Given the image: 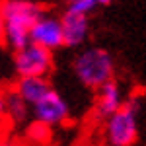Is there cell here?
<instances>
[{
    "instance_id": "cell-8",
    "label": "cell",
    "mask_w": 146,
    "mask_h": 146,
    "mask_svg": "<svg viewBox=\"0 0 146 146\" xmlns=\"http://www.w3.org/2000/svg\"><path fill=\"white\" fill-rule=\"evenodd\" d=\"M121 105H123L121 88L113 78L111 82L103 84L98 90V100H96V105H94V117L98 121H107Z\"/></svg>"
},
{
    "instance_id": "cell-11",
    "label": "cell",
    "mask_w": 146,
    "mask_h": 146,
    "mask_svg": "<svg viewBox=\"0 0 146 146\" xmlns=\"http://www.w3.org/2000/svg\"><path fill=\"white\" fill-rule=\"evenodd\" d=\"M98 6H109V0H72V2H68L66 10L88 18Z\"/></svg>"
},
{
    "instance_id": "cell-1",
    "label": "cell",
    "mask_w": 146,
    "mask_h": 146,
    "mask_svg": "<svg viewBox=\"0 0 146 146\" xmlns=\"http://www.w3.org/2000/svg\"><path fill=\"white\" fill-rule=\"evenodd\" d=\"M4 20V43L16 51L29 45V29L45 12L29 0H8L0 4Z\"/></svg>"
},
{
    "instance_id": "cell-13",
    "label": "cell",
    "mask_w": 146,
    "mask_h": 146,
    "mask_svg": "<svg viewBox=\"0 0 146 146\" xmlns=\"http://www.w3.org/2000/svg\"><path fill=\"white\" fill-rule=\"evenodd\" d=\"M0 146H23L22 142H18V140H10V138H4V140H0Z\"/></svg>"
},
{
    "instance_id": "cell-14",
    "label": "cell",
    "mask_w": 146,
    "mask_h": 146,
    "mask_svg": "<svg viewBox=\"0 0 146 146\" xmlns=\"http://www.w3.org/2000/svg\"><path fill=\"white\" fill-rule=\"evenodd\" d=\"M4 96H6V92L0 90V117H4Z\"/></svg>"
},
{
    "instance_id": "cell-3",
    "label": "cell",
    "mask_w": 146,
    "mask_h": 146,
    "mask_svg": "<svg viewBox=\"0 0 146 146\" xmlns=\"http://www.w3.org/2000/svg\"><path fill=\"white\" fill-rule=\"evenodd\" d=\"M138 111H140L138 100L129 98L105 121V135L111 146H133L138 140V123H136Z\"/></svg>"
},
{
    "instance_id": "cell-15",
    "label": "cell",
    "mask_w": 146,
    "mask_h": 146,
    "mask_svg": "<svg viewBox=\"0 0 146 146\" xmlns=\"http://www.w3.org/2000/svg\"><path fill=\"white\" fill-rule=\"evenodd\" d=\"M4 43V20H2V12H0V45Z\"/></svg>"
},
{
    "instance_id": "cell-6",
    "label": "cell",
    "mask_w": 146,
    "mask_h": 146,
    "mask_svg": "<svg viewBox=\"0 0 146 146\" xmlns=\"http://www.w3.org/2000/svg\"><path fill=\"white\" fill-rule=\"evenodd\" d=\"M29 43L47 49L51 53L62 47V29H60L58 18L43 14L29 29Z\"/></svg>"
},
{
    "instance_id": "cell-12",
    "label": "cell",
    "mask_w": 146,
    "mask_h": 146,
    "mask_svg": "<svg viewBox=\"0 0 146 146\" xmlns=\"http://www.w3.org/2000/svg\"><path fill=\"white\" fill-rule=\"evenodd\" d=\"M27 136L33 140V142H47L49 138H51V127H47V125H41L35 121L33 125H29V129H27Z\"/></svg>"
},
{
    "instance_id": "cell-7",
    "label": "cell",
    "mask_w": 146,
    "mask_h": 146,
    "mask_svg": "<svg viewBox=\"0 0 146 146\" xmlns=\"http://www.w3.org/2000/svg\"><path fill=\"white\" fill-rule=\"evenodd\" d=\"M60 29H62V47H78L86 41L90 31V18L64 10V14L58 18Z\"/></svg>"
},
{
    "instance_id": "cell-2",
    "label": "cell",
    "mask_w": 146,
    "mask_h": 146,
    "mask_svg": "<svg viewBox=\"0 0 146 146\" xmlns=\"http://www.w3.org/2000/svg\"><path fill=\"white\" fill-rule=\"evenodd\" d=\"M74 74L76 78L90 90H100L103 84L111 82L115 74V62L113 56L107 49L103 47H90L86 51H82L74 62Z\"/></svg>"
},
{
    "instance_id": "cell-10",
    "label": "cell",
    "mask_w": 146,
    "mask_h": 146,
    "mask_svg": "<svg viewBox=\"0 0 146 146\" xmlns=\"http://www.w3.org/2000/svg\"><path fill=\"white\" fill-rule=\"evenodd\" d=\"M4 115L10 121H14V123H22L29 115V105L14 90H10V92H6V96H4Z\"/></svg>"
},
{
    "instance_id": "cell-9",
    "label": "cell",
    "mask_w": 146,
    "mask_h": 146,
    "mask_svg": "<svg viewBox=\"0 0 146 146\" xmlns=\"http://www.w3.org/2000/svg\"><path fill=\"white\" fill-rule=\"evenodd\" d=\"M51 90H53L51 82L47 78H18L16 86H14V92L29 107H33L39 100H43Z\"/></svg>"
},
{
    "instance_id": "cell-5",
    "label": "cell",
    "mask_w": 146,
    "mask_h": 146,
    "mask_svg": "<svg viewBox=\"0 0 146 146\" xmlns=\"http://www.w3.org/2000/svg\"><path fill=\"white\" fill-rule=\"evenodd\" d=\"M33 115L35 121L47 127H56V125H62L68 121V105L64 98L58 94L56 90H51L43 100H39L33 107Z\"/></svg>"
},
{
    "instance_id": "cell-4",
    "label": "cell",
    "mask_w": 146,
    "mask_h": 146,
    "mask_svg": "<svg viewBox=\"0 0 146 146\" xmlns=\"http://www.w3.org/2000/svg\"><path fill=\"white\" fill-rule=\"evenodd\" d=\"M14 66L20 78H47L53 70V53L29 43L14 53Z\"/></svg>"
}]
</instances>
